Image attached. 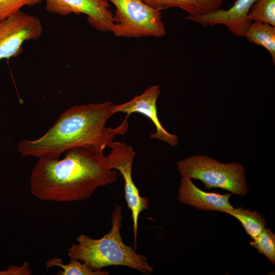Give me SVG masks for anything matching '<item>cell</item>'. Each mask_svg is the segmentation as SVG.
Wrapping results in <instances>:
<instances>
[{
	"instance_id": "6",
	"label": "cell",
	"mask_w": 275,
	"mask_h": 275,
	"mask_svg": "<svg viewBox=\"0 0 275 275\" xmlns=\"http://www.w3.org/2000/svg\"><path fill=\"white\" fill-rule=\"evenodd\" d=\"M110 153L106 155L108 166L118 170L124 180L125 199L131 212L133 222V248L137 247L138 221L140 213L149 207V199L142 197L132 177V169L136 152L130 145L125 142L114 141L109 147Z\"/></svg>"
},
{
	"instance_id": "19",
	"label": "cell",
	"mask_w": 275,
	"mask_h": 275,
	"mask_svg": "<svg viewBox=\"0 0 275 275\" xmlns=\"http://www.w3.org/2000/svg\"><path fill=\"white\" fill-rule=\"evenodd\" d=\"M32 273L30 264L24 261L21 266L11 265L6 270H0V275H30Z\"/></svg>"
},
{
	"instance_id": "14",
	"label": "cell",
	"mask_w": 275,
	"mask_h": 275,
	"mask_svg": "<svg viewBox=\"0 0 275 275\" xmlns=\"http://www.w3.org/2000/svg\"><path fill=\"white\" fill-rule=\"evenodd\" d=\"M237 219L246 233L254 239L266 228L265 218L257 210L252 211L241 207L233 208L226 212Z\"/></svg>"
},
{
	"instance_id": "15",
	"label": "cell",
	"mask_w": 275,
	"mask_h": 275,
	"mask_svg": "<svg viewBox=\"0 0 275 275\" xmlns=\"http://www.w3.org/2000/svg\"><path fill=\"white\" fill-rule=\"evenodd\" d=\"M47 269L53 266L60 267L62 269L56 273L57 275H108L107 270L94 269L86 263L78 260L70 259L67 264H64L61 258H50L45 263Z\"/></svg>"
},
{
	"instance_id": "12",
	"label": "cell",
	"mask_w": 275,
	"mask_h": 275,
	"mask_svg": "<svg viewBox=\"0 0 275 275\" xmlns=\"http://www.w3.org/2000/svg\"><path fill=\"white\" fill-rule=\"evenodd\" d=\"M146 4L159 11L177 7L187 15L205 14L219 9L225 0H142Z\"/></svg>"
},
{
	"instance_id": "2",
	"label": "cell",
	"mask_w": 275,
	"mask_h": 275,
	"mask_svg": "<svg viewBox=\"0 0 275 275\" xmlns=\"http://www.w3.org/2000/svg\"><path fill=\"white\" fill-rule=\"evenodd\" d=\"M114 105L107 101L73 106L62 113L42 136L21 141L18 151L23 156L57 159L66 151L77 147L104 150L110 147L116 136L124 135L128 128L126 118L116 127L106 126L115 114Z\"/></svg>"
},
{
	"instance_id": "10",
	"label": "cell",
	"mask_w": 275,
	"mask_h": 275,
	"mask_svg": "<svg viewBox=\"0 0 275 275\" xmlns=\"http://www.w3.org/2000/svg\"><path fill=\"white\" fill-rule=\"evenodd\" d=\"M258 0H236L229 9H218L205 14L187 15L185 19L206 26L224 25L235 36H243L250 22L248 15L252 5Z\"/></svg>"
},
{
	"instance_id": "11",
	"label": "cell",
	"mask_w": 275,
	"mask_h": 275,
	"mask_svg": "<svg viewBox=\"0 0 275 275\" xmlns=\"http://www.w3.org/2000/svg\"><path fill=\"white\" fill-rule=\"evenodd\" d=\"M232 194L205 192L197 187L191 179L182 177L178 198L181 203L200 210L226 213L234 208L229 201Z\"/></svg>"
},
{
	"instance_id": "1",
	"label": "cell",
	"mask_w": 275,
	"mask_h": 275,
	"mask_svg": "<svg viewBox=\"0 0 275 275\" xmlns=\"http://www.w3.org/2000/svg\"><path fill=\"white\" fill-rule=\"evenodd\" d=\"M104 150L77 147L59 158H38L30 178L31 194L42 201L56 202L88 199L100 187L117 181L116 170L107 165Z\"/></svg>"
},
{
	"instance_id": "17",
	"label": "cell",
	"mask_w": 275,
	"mask_h": 275,
	"mask_svg": "<svg viewBox=\"0 0 275 275\" xmlns=\"http://www.w3.org/2000/svg\"><path fill=\"white\" fill-rule=\"evenodd\" d=\"M250 245L265 256L273 264H275V235L270 229L265 228Z\"/></svg>"
},
{
	"instance_id": "16",
	"label": "cell",
	"mask_w": 275,
	"mask_h": 275,
	"mask_svg": "<svg viewBox=\"0 0 275 275\" xmlns=\"http://www.w3.org/2000/svg\"><path fill=\"white\" fill-rule=\"evenodd\" d=\"M250 22L257 21L275 26V0H258L248 15Z\"/></svg>"
},
{
	"instance_id": "7",
	"label": "cell",
	"mask_w": 275,
	"mask_h": 275,
	"mask_svg": "<svg viewBox=\"0 0 275 275\" xmlns=\"http://www.w3.org/2000/svg\"><path fill=\"white\" fill-rule=\"evenodd\" d=\"M42 33L40 19L21 10L0 21V60L18 57L23 43L39 39Z\"/></svg>"
},
{
	"instance_id": "5",
	"label": "cell",
	"mask_w": 275,
	"mask_h": 275,
	"mask_svg": "<svg viewBox=\"0 0 275 275\" xmlns=\"http://www.w3.org/2000/svg\"><path fill=\"white\" fill-rule=\"evenodd\" d=\"M116 9L111 32L118 37H161L166 35L160 11L142 0H107Z\"/></svg>"
},
{
	"instance_id": "9",
	"label": "cell",
	"mask_w": 275,
	"mask_h": 275,
	"mask_svg": "<svg viewBox=\"0 0 275 275\" xmlns=\"http://www.w3.org/2000/svg\"><path fill=\"white\" fill-rule=\"evenodd\" d=\"M160 93L158 85L152 86L129 101L115 104L114 112L115 114L119 112L126 114V118L132 113L144 115L151 120L156 128L155 132L150 134V139L160 140L171 146H176L178 145L177 135L168 132L160 123L157 116L156 102Z\"/></svg>"
},
{
	"instance_id": "4",
	"label": "cell",
	"mask_w": 275,
	"mask_h": 275,
	"mask_svg": "<svg viewBox=\"0 0 275 275\" xmlns=\"http://www.w3.org/2000/svg\"><path fill=\"white\" fill-rule=\"evenodd\" d=\"M177 168L182 177L200 180L207 189L222 188L240 196L249 191L245 168L241 163H223L209 156L196 155L179 161Z\"/></svg>"
},
{
	"instance_id": "13",
	"label": "cell",
	"mask_w": 275,
	"mask_h": 275,
	"mask_svg": "<svg viewBox=\"0 0 275 275\" xmlns=\"http://www.w3.org/2000/svg\"><path fill=\"white\" fill-rule=\"evenodd\" d=\"M243 36L250 42L265 48L275 64V26L260 22H251Z\"/></svg>"
},
{
	"instance_id": "8",
	"label": "cell",
	"mask_w": 275,
	"mask_h": 275,
	"mask_svg": "<svg viewBox=\"0 0 275 275\" xmlns=\"http://www.w3.org/2000/svg\"><path fill=\"white\" fill-rule=\"evenodd\" d=\"M47 11L66 16L81 13L88 16L89 23L100 32H111L114 15L107 0H44Z\"/></svg>"
},
{
	"instance_id": "18",
	"label": "cell",
	"mask_w": 275,
	"mask_h": 275,
	"mask_svg": "<svg viewBox=\"0 0 275 275\" xmlns=\"http://www.w3.org/2000/svg\"><path fill=\"white\" fill-rule=\"evenodd\" d=\"M42 0H0V21L6 19L26 6H33Z\"/></svg>"
},
{
	"instance_id": "3",
	"label": "cell",
	"mask_w": 275,
	"mask_h": 275,
	"mask_svg": "<svg viewBox=\"0 0 275 275\" xmlns=\"http://www.w3.org/2000/svg\"><path fill=\"white\" fill-rule=\"evenodd\" d=\"M122 206L117 205L111 214L110 231L100 239L90 238L81 234L68 250L70 259L86 263L94 269H101L110 266H124L148 275L153 267L147 258L135 252L132 245H126L120 234L123 217Z\"/></svg>"
}]
</instances>
